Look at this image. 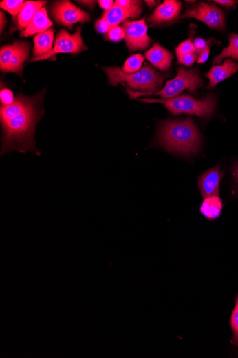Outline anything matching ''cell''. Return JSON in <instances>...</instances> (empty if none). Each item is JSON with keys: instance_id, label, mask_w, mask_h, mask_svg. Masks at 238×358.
Masks as SVG:
<instances>
[{"instance_id": "cell-1", "label": "cell", "mask_w": 238, "mask_h": 358, "mask_svg": "<svg viewBox=\"0 0 238 358\" xmlns=\"http://www.w3.org/2000/svg\"><path fill=\"white\" fill-rule=\"evenodd\" d=\"M43 97V93L34 97L19 95L12 105L1 106L2 154L17 151L39 155L36 148L34 131L44 113Z\"/></svg>"}, {"instance_id": "cell-2", "label": "cell", "mask_w": 238, "mask_h": 358, "mask_svg": "<svg viewBox=\"0 0 238 358\" xmlns=\"http://www.w3.org/2000/svg\"><path fill=\"white\" fill-rule=\"evenodd\" d=\"M158 142L169 152L191 155L199 150L202 135L189 117L185 121H168L162 123L158 130Z\"/></svg>"}, {"instance_id": "cell-3", "label": "cell", "mask_w": 238, "mask_h": 358, "mask_svg": "<svg viewBox=\"0 0 238 358\" xmlns=\"http://www.w3.org/2000/svg\"><path fill=\"white\" fill-rule=\"evenodd\" d=\"M111 85L126 86L131 99L155 92L162 88L165 79L162 74L157 72L147 63L138 72L127 74L117 67L104 68Z\"/></svg>"}, {"instance_id": "cell-4", "label": "cell", "mask_w": 238, "mask_h": 358, "mask_svg": "<svg viewBox=\"0 0 238 358\" xmlns=\"http://www.w3.org/2000/svg\"><path fill=\"white\" fill-rule=\"evenodd\" d=\"M140 101L147 103L163 104L173 115L186 113L206 119L213 115L217 103L213 95H208L201 99L183 95L169 99L144 98Z\"/></svg>"}, {"instance_id": "cell-5", "label": "cell", "mask_w": 238, "mask_h": 358, "mask_svg": "<svg viewBox=\"0 0 238 358\" xmlns=\"http://www.w3.org/2000/svg\"><path fill=\"white\" fill-rule=\"evenodd\" d=\"M203 83V79L196 69L187 70L181 67L177 69V76L167 81L162 90L145 95H157L164 99H169L176 97L186 90L195 93L196 90L202 86Z\"/></svg>"}, {"instance_id": "cell-6", "label": "cell", "mask_w": 238, "mask_h": 358, "mask_svg": "<svg viewBox=\"0 0 238 358\" xmlns=\"http://www.w3.org/2000/svg\"><path fill=\"white\" fill-rule=\"evenodd\" d=\"M87 49L82 37L81 28H77L74 34L63 30L57 34L52 50L41 57L32 58L31 62L45 61L50 58L54 59L58 54H78Z\"/></svg>"}, {"instance_id": "cell-7", "label": "cell", "mask_w": 238, "mask_h": 358, "mask_svg": "<svg viewBox=\"0 0 238 358\" xmlns=\"http://www.w3.org/2000/svg\"><path fill=\"white\" fill-rule=\"evenodd\" d=\"M29 51L30 45L26 42H15L2 47L0 50V68L2 71L21 75Z\"/></svg>"}, {"instance_id": "cell-8", "label": "cell", "mask_w": 238, "mask_h": 358, "mask_svg": "<svg viewBox=\"0 0 238 358\" xmlns=\"http://www.w3.org/2000/svg\"><path fill=\"white\" fill-rule=\"evenodd\" d=\"M195 18L216 30H223L226 26V15L219 8L208 3H199L188 7L178 19Z\"/></svg>"}, {"instance_id": "cell-9", "label": "cell", "mask_w": 238, "mask_h": 358, "mask_svg": "<svg viewBox=\"0 0 238 358\" xmlns=\"http://www.w3.org/2000/svg\"><path fill=\"white\" fill-rule=\"evenodd\" d=\"M122 28L125 32V41L130 52L145 50L151 44L145 18L138 21H127Z\"/></svg>"}, {"instance_id": "cell-10", "label": "cell", "mask_w": 238, "mask_h": 358, "mask_svg": "<svg viewBox=\"0 0 238 358\" xmlns=\"http://www.w3.org/2000/svg\"><path fill=\"white\" fill-rule=\"evenodd\" d=\"M52 14L55 21L61 25L72 28L73 25L91 21L90 15L76 7L69 1L56 2L52 8Z\"/></svg>"}, {"instance_id": "cell-11", "label": "cell", "mask_w": 238, "mask_h": 358, "mask_svg": "<svg viewBox=\"0 0 238 358\" xmlns=\"http://www.w3.org/2000/svg\"><path fill=\"white\" fill-rule=\"evenodd\" d=\"M224 173L218 166L213 167L204 172L198 179V186L204 198L220 194V185Z\"/></svg>"}, {"instance_id": "cell-12", "label": "cell", "mask_w": 238, "mask_h": 358, "mask_svg": "<svg viewBox=\"0 0 238 358\" xmlns=\"http://www.w3.org/2000/svg\"><path fill=\"white\" fill-rule=\"evenodd\" d=\"M182 5L175 0H166L149 18V23L157 26L174 21L180 14Z\"/></svg>"}, {"instance_id": "cell-13", "label": "cell", "mask_w": 238, "mask_h": 358, "mask_svg": "<svg viewBox=\"0 0 238 358\" xmlns=\"http://www.w3.org/2000/svg\"><path fill=\"white\" fill-rule=\"evenodd\" d=\"M142 12V2L130 8H122L114 4L109 10L105 12L103 18L106 19L111 28L127 21L128 18L140 17Z\"/></svg>"}, {"instance_id": "cell-14", "label": "cell", "mask_w": 238, "mask_h": 358, "mask_svg": "<svg viewBox=\"0 0 238 358\" xmlns=\"http://www.w3.org/2000/svg\"><path fill=\"white\" fill-rule=\"evenodd\" d=\"M238 70V63H235L231 59L227 58L222 65L214 66L206 74L209 79L208 88L213 89L217 84L226 81Z\"/></svg>"}, {"instance_id": "cell-15", "label": "cell", "mask_w": 238, "mask_h": 358, "mask_svg": "<svg viewBox=\"0 0 238 358\" xmlns=\"http://www.w3.org/2000/svg\"><path fill=\"white\" fill-rule=\"evenodd\" d=\"M148 61L162 71L167 70L171 66L173 55L160 44H155L146 52Z\"/></svg>"}, {"instance_id": "cell-16", "label": "cell", "mask_w": 238, "mask_h": 358, "mask_svg": "<svg viewBox=\"0 0 238 358\" xmlns=\"http://www.w3.org/2000/svg\"><path fill=\"white\" fill-rule=\"evenodd\" d=\"M52 23L50 21L47 10L43 8L39 10L32 19V21L26 29L22 31V37H30L35 34L45 32L50 30Z\"/></svg>"}, {"instance_id": "cell-17", "label": "cell", "mask_w": 238, "mask_h": 358, "mask_svg": "<svg viewBox=\"0 0 238 358\" xmlns=\"http://www.w3.org/2000/svg\"><path fill=\"white\" fill-rule=\"evenodd\" d=\"M46 4L44 1L25 2L22 10L18 14L17 23L19 30L26 29L35 14Z\"/></svg>"}, {"instance_id": "cell-18", "label": "cell", "mask_w": 238, "mask_h": 358, "mask_svg": "<svg viewBox=\"0 0 238 358\" xmlns=\"http://www.w3.org/2000/svg\"><path fill=\"white\" fill-rule=\"evenodd\" d=\"M54 30L50 29L47 31L37 34L34 38V58L47 54L53 48Z\"/></svg>"}, {"instance_id": "cell-19", "label": "cell", "mask_w": 238, "mask_h": 358, "mask_svg": "<svg viewBox=\"0 0 238 358\" xmlns=\"http://www.w3.org/2000/svg\"><path fill=\"white\" fill-rule=\"evenodd\" d=\"M223 208V201L219 196H210L204 199L200 212L208 220L213 221L221 216Z\"/></svg>"}, {"instance_id": "cell-20", "label": "cell", "mask_w": 238, "mask_h": 358, "mask_svg": "<svg viewBox=\"0 0 238 358\" xmlns=\"http://www.w3.org/2000/svg\"><path fill=\"white\" fill-rule=\"evenodd\" d=\"M231 57L238 61V34L231 33L229 36V46L224 48L220 54L213 59V65L221 63L226 58Z\"/></svg>"}, {"instance_id": "cell-21", "label": "cell", "mask_w": 238, "mask_h": 358, "mask_svg": "<svg viewBox=\"0 0 238 358\" xmlns=\"http://www.w3.org/2000/svg\"><path fill=\"white\" fill-rule=\"evenodd\" d=\"M144 61L143 55L138 54H133L127 59L122 71L127 74H132L140 70Z\"/></svg>"}, {"instance_id": "cell-22", "label": "cell", "mask_w": 238, "mask_h": 358, "mask_svg": "<svg viewBox=\"0 0 238 358\" xmlns=\"http://www.w3.org/2000/svg\"><path fill=\"white\" fill-rule=\"evenodd\" d=\"M230 325L232 331V339L231 343L238 346V294L236 297L235 306L232 312Z\"/></svg>"}, {"instance_id": "cell-23", "label": "cell", "mask_w": 238, "mask_h": 358, "mask_svg": "<svg viewBox=\"0 0 238 358\" xmlns=\"http://www.w3.org/2000/svg\"><path fill=\"white\" fill-rule=\"evenodd\" d=\"M24 4V1H19V0H6L0 3V7L15 17L21 12Z\"/></svg>"}, {"instance_id": "cell-24", "label": "cell", "mask_w": 238, "mask_h": 358, "mask_svg": "<svg viewBox=\"0 0 238 358\" xmlns=\"http://www.w3.org/2000/svg\"><path fill=\"white\" fill-rule=\"evenodd\" d=\"M105 38L107 41L114 43L120 42L125 39V32L122 27L114 26L111 27L108 32L105 34Z\"/></svg>"}, {"instance_id": "cell-25", "label": "cell", "mask_w": 238, "mask_h": 358, "mask_svg": "<svg viewBox=\"0 0 238 358\" xmlns=\"http://www.w3.org/2000/svg\"><path fill=\"white\" fill-rule=\"evenodd\" d=\"M189 52H197L193 42L191 41V37L187 39V41L182 43L175 49V53L177 58H180L184 54Z\"/></svg>"}, {"instance_id": "cell-26", "label": "cell", "mask_w": 238, "mask_h": 358, "mask_svg": "<svg viewBox=\"0 0 238 358\" xmlns=\"http://www.w3.org/2000/svg\"><path fill=\"white\" fill-rule=\"evenodd\" d=\"M0 99H1V106H10L14 102V95L12 91L7 88H2L0 92Z\"/></svg>"}, {"instance_id": "cell-27", "label": "cell", "mask_w": 238, "mask_h": 358, "mask_svg": "<svg viewBox=\"0 0 238 358\" xmlns=\"http://www.w3.org/2000/svg\"><path fill=\"white\" fill-rule=\"evenodd\" d=\"M197 52L186 53L181 57L177 58V62L184 66H191L197 61Z\"/></svg>"}, {"instance_id": "cell-28", "label": "cell", "mask_w": 238, "mask_h": 358, "mask_svg": "<svg viewBox=\"0 0 238 358\" xmlns=\"http://www.w3.org/2000/svg\"><path fill=\"white\" fill-rule=\"evenodd\" d=\"M111 26L105 18L99 19L95 23V29L98 33L107 34Z\"/></svg>"}, {"instance_id": "cell-29", "label": "cell", "mask_w": 238, "mask_h": 358, "mask_svg": "<svg viewBox=\"0 0 238 358\" xmlns=\"http://www.w3.org/2000/svg\"><path fill=\"white\" fill-rule=\"evenodd\" d=\"M210 43V41H205L203 38L197 37L194 39L193 45L196 52L198 53L204 50Z\"/></svg>"}, {"instance_id": "cell-30", "label": "cell", "mask_w": 238, "mask_h": 358, "mask_svg": "<svg viewBox=\"0 0 238 358\" xmlns=\"http://www.w3.org/2000/svg\"><path fill=\"white\" fill-rule=\"evenodd\" d=\"M211 48V43L200 52L199 57H197V63L203 64L208 61L209 57L210 52Z\"/></svg>"}, {"instance_id": "cell-31", "label": "cell", "mask_w": 238, "mask_h": 358, "mask_svg": "<svg viewBox=\"0 0 238 358\" xmlns=\"http://www.w3.org/2000/svg\"><path fill=\"white\" fill-rule=\"evenodd\" d=\"M98 4L102 8L108 11L114 6L115 3L112 0H100V1H98Z\"/></svg>"}, {"instance_id": "cell-32", "label": "cell", "mask_w": 238, "mask_h": 358, "mask_svg": "<svg viewBox=\"0 0 238 358\" xmlns=\"http://www.w3.org/2000/svg\"><path fill=\"white\" fill-rule=\"evenodd\" d=\"M215 3L219 4L222 6L226 8H235V5L237 4L236 1H232V0H216L215 1Z\"/></svg>"}, {"instance_id": "cell-33", "label": "cell", "mask_w": 238, "mask_h": 358, "mask_svg": "<svg viewBox=\"0 0 238 358\" xmlns=\"http://www.w3.org/2000/svg\"><path fill=\"white\" fill-rule=\"evenodd\" d=\"M232 173L234 178V181L235 182V188L237 191L238 192V162L233 166L232 168Z\"/></svg>"}, {"instance_id": "cell-34", "label": "cell", "mask_w": 238, "mask_h": 358, "mask_svg": "<svg viewBox=\"0 0 238 358\" xmlns=\"http://www.w3.org/2000/svg\"><path fill=\"white\" fill-rule=\"evenodd\" d=\"M6 17L3 12H1V32L3 31L4 26H6Z\"/></svg>"}, {"instance_id": "cell-35", "label": "cell", "mask_w": 238, "mask_h": 358, "mask_svg": "<svg viewBox=\"0 0 238 358\" xmlns=\"http://www.w3.org/2000/svg\"><path fill=\"white\" fill-rule=\"evenodd\" d=\"M146 3L150 8H152L155 5H156L158 2H156V1H146Z\"/></svg>"}]
</instances>
